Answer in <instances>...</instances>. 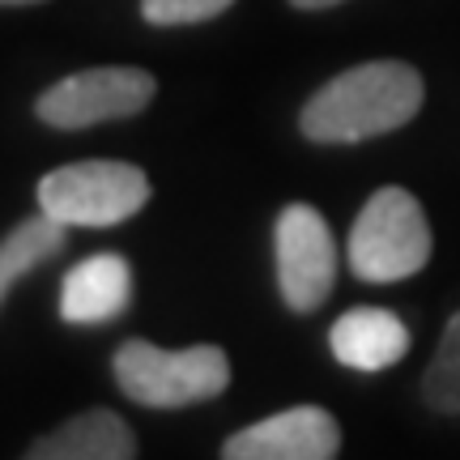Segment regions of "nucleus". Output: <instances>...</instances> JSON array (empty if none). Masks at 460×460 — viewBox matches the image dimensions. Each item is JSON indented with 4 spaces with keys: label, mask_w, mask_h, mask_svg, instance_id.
Wrapping results in <instances>:
<instances>
[{
    "label": "nucleus",
    "mask_w": 460,
    "mask_h": 460,
    "mask_svg": "<svg viewBox=\"0 0 460 460\" xmlns=\"http://www.w3.org/2000/svg\"><path fill=\"white\" fill-rule=\"evenodd\" d=\"M132 303V264L119 252H94L68 269L60 286V315L65 324H107L124 315Z\"/></svg>",
    "instance_id": "9"
},
{
    "label": "nucleus",
    "mask_w": 460,
    "mask_h": 460,
    "mask_svg": "<svg viewBox=\"0 0 460 460\" xmlns=\"http://www.w3.org/2000/svg\"><path fill=\"white\" fill-rule=\"evenodd\" d=\"M22 460H137V435L115 410H85L34 439Z\"/></svg>",
    "instance_id": "10"
},
{
    "label": "nucleus",
    "mask_w": 460,
    "mask_h": 460,
    "mask_svg": "<svg viewBox=\"0 0 460 460\" xmlns=\"http://www.w3.org/2000/svg\"><path fill=\"white\" fill-rule=\"evenodd\" d=\"M4 9H17V4H43V0H0Z\"/></svg>",
    "instance_id": "15"
},
{
    "label": "nucleus",
    "mask_w": 460,
    "mask_h": 460,
    "mask_svg": "<svg viewBox=\"0 0 460 460\" xmlns=\"http://www.w3.org/2000/svg\"><path fill=\"white\" fill-rule=\"evenodd\" d=\"M68 243V226L56 217L39 214L31 222H17L4 239H0V303L9 298L17 278H26L34 264H48L51 256H60Z\"/></svg>",
    "instance_id": "11"
},
{
    "label": "nucleus",
    "mask_w": 460,
    "mask_h": 460,
    "mask_svg": "<svg viewBox=\"0 0 460 460\" xmlns=\"http://www.w3.org/2000/svg\"><path fill=\"white\" fill-rule=\"evenodd\" d=\"M234 0H141V17L149 26H197L222 17Z\"/></svg>",
    "instance_id": "13"
},
{
    "label": "nucleus",
    "mask_w": 460,
    "mask_h": 460,
    "mask_svg": "<svg viewBox=\"0 0 460 460\" xmlns=\"http://www.w3.org/2000/svg\"><path fill=\"white\" fill-rule=\"evenodd\" d=\"M410 324L388 307H349L329 329L332 358L349 367V371H367V376L396 367L410 354Z\"/></svg>",
    "instance_id": "8"
},
{
    "label": "nucleus",
    "mask_w": 460,
    "mask_h": 460,
    "mask_svg": "<svg viewBox=\"0 0 460 460\" xmlns=\"http://www.w3.org/2000/svg\"><path fill=\"white\" fill-rule=\"evenodd\" d=\"M427 102L422 73L405 60H367L324 82L298 111L312 146H358L405 128Z\"/></svg>",
    "instance_id": "1"
},
{
    "label": "nucleus",
    "mask_w": 460,
    "mask_h": 460,
    "mask_svg": "<svg viewBox=\"0 0 460 460\" xmlns=\"http://www.w3.org/2000/svg\"><path fill=\"white\" fill-rule=\"evenodd\" d=\"M341 456V422L320 405H290V410L261 418L234 430L222 444V460H337Z\"/></svg>",
    "instance_id": "7"
},
{
    "label": "nucleus",
    "mask_w": 460,
    "mask_h": 460,
    "mask_svg": "<svg viewBox=\"0 0 460 460\" xmlns=\"http://www.w3.org/2000/svg\"><path fill=\"white\" fill-rule=\"evenodd\" d=\"M158 94V82L146 68L107 65L85 68L73 77H60L34 99V115L51 128H94L107 119H132L141 115Z\"/></svg>",
    "instance_id": "6"
},
{
    "label": "nucleus",
    "mask_w": 460,
    "mask_h": 460,
    "mask_svg": "<svg viewBox=\"0 0 460 460\" xmlns=\"http://www.w3.org/2000/svg\"><path fill=\"white\" fill-rule=\"evenodd\" d=\"M115 384L149 410H183L226 393L230 358L222 345H188V349H158L132 337L115 349Z\"/></svg>",
    "instance_id": "3"
},
{
    "label": "nucleus",
    "mask_w": 460,
    "mask_h": 460,
    "mask_svg": "<svg viewBox=\"0 0 460 460\" xmlns=\"http://www.w3.org/2000/svg\"><path fill=\"white\" fill-rule=\"evenodd\" d=\"M295 9H303V13H324V9H337L341 0H290Z\"/></svg>",
    "instance_id": "14"
},
{
    "label": "nucleus",
    "mask_w": 460,
    "mask_h": 460,
    "mask_svg": "<svg viewBox=\"0 0 460 460\" xmlns=\"http://www.w3.org/2000/svg\"><path fill=\"white\" fill-rule=\"evenodd\" d=\"M422 401L444 418H460V312L444 324L435 358L422 371Z\"/></svg>",
    "instance_id": "12"
},
{
    "label": "nucleus",
    "mask_w": 460,
    "mask_h": 460,
    "mask_svg": "<svg viewBox=\"0 0 460 460\" xmlns=\"http://www.w3.org/2000/svg\"><path fill=\"white\" fill-rule=\"evenodd\" d=\"M149 175L132 163H68L39 180V209L65 226H119L146 209Z\"/></svg>",
    "instance_id": "4"
},
{
    "label": "nucleus",
    "mask_w": 460,
    "mask_h": 460,
    "mask_svg": "<svg viewBox=\"0 0 460 460\" xmlns=\"http://www.w3.org/2000/svg\"><path fill=\"white\" fill-rule=\"evenodd\" d=\"M273 256L281 303L295 315L320 312L337 286V239L315 205L295 200L281 209L273 226Z\"/></svg>",
    "instance_id": "5"
},
{
    "label": "nucleus",
    "mask_w": 460,
    "mask_h": 460,
    "mask_svg": "<svg viewBox=\"0 0 460 460\" xmlns=\"http://www.w3.org/2000/svg\"><path fill=\"white\" fill-rule=\"evenodd\" d=\"M435 239H430V222L422 200L410 188H376L367 205L354 217L349 243H345V261L349 273L371 286H393V281L418 278L430 264Z\"/></svg>",
    "instance_id": "2"
}]
</instances>
